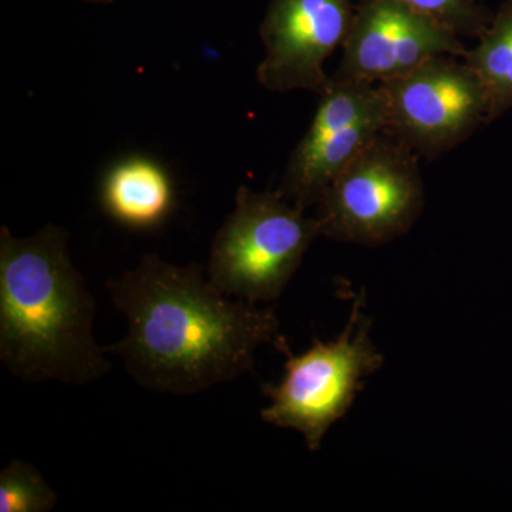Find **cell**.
<instances>
[{
    "mask_svg": "<svg viewBox=\"0 0 512 512\" xmlns=\"http://www.w3.org/2000/svg\"><path fill=\"white\" fill-rule=\"evenodd\" d=\"M319 97L311 126L293 150L276 190L303 211L318 204L332 181L387 126L380 86L332 79Z\"/></svg>",
    "mask_w": 512,
    "mask_h": 512,
    "instance_id": "52a82bcc",
    "label": "cell"
},
{
    "mask_svg": "<svg viewBox=\"0 0 512 512\" xmlns=\"http://www.w3.org/2000/svg\"><path fill=\"white\" fill-rule=\"evenodd\" d=\"M404 6L433 19L458 37H480L494 16L474 0H399Z\"/></svg>",
    "mask_w": 512,
    "mask_h": 512,
    "instance_id": "4fadbf2b",
    "label": "cell"
},
{
    "mask_svg": "<svg viewBox=\"0 0 512 512\" xmlns=\"http://www.w3.org/2000/svg\"><path fill=\"white\" fill-rule=\"evenodd\" d=\"M173 181L167 171L150 158L134 156L111 165L100 185V205L124 227L154 229L163 225L174 210Z\"/></svg>",
    "mask_w": 512,
    "mask_h": 512,
    "instance_id": "30bf717a",
    "label": "cell"
},
{
    "mask_svg": "<svg viewBox=\"0 0 512 512\" xmlns=\"http://www.w3.org/2000/svg\"><path fill=\"white\" fill-rule=\"evenodd\" d=\"M59 494L33 464L12 460L0 471V512H50Z\"/></svg>",
    "mask_w": 512,
    "mask_h": 512,
    "instance_id": "7c38bea8",
    "label": "cell"
},
{
    "mask_svg": "<svg viewBox=\"0 0 512 512\" xmlns=\"http://www.w3.org/2000/svg\"><path fill=\"white\" fill-rule=\"evenodd\" d=\"M318 237L316 218L306 217L278 191L239 187L234 211L212 241L208 279L232 298L275 302Z\"/></svg>",
    "mask_w": 512,
    "mask_h": 512,
    "instance_id": "3957f363",
    "label": "cell"
},
{
    "mask_svg": "<svg viewBox=\"0 0 512 512\" xmlns=\"http://www.w3.org/2000/svg\"><path fill=\"white\" fill-rule=\"evenodd\" d=\"M332 79L383 84L406 76L437 56L466 57L456 33L399 0H362Z\"/></svg>",
    "mask_w": 512,
    "mask_h": 512,
    "instance_id": "9c48e42d",
    "label": "cell"
},
{
    "mask_svg": "<svg viewBox=\"0 0 512 512\" xmlns=\"http://www.w3.org/2000/svg\"><path fill=\"white\" fill-rule=\"evenodd\" d=\"M420 157L380 133L316 204L320 237L377 247L406 235L423 212Z\"/></svg>",
    "mask_w": 512,
    "mask_h": 512,
    "instance_id": "277c9868",
    "label": "cell"
},
{
    "mask_svg": "<svg viewBox=\"0 0 512 512\" xmlns=\"http://www.w3.org/2000/svg\"><path fill=\"white\" fill-rule=\"evenodd\" d=\"M353 18L352 0H271L259 30L265 49L259 84L272 93L322 96L332 84L323 66L345 43Z\"/></svg>",
    "mask_w": 512,
    "mask_h": 512,
    "instance_id": "ba28073f",
    "label": "cell"
},
{
    "mask_svg": "<svg viewBox=\"0 0 512 512\" xmlns=\"http://www.w3.org/2000/svg\"><path fill=\"white\" fill-rule=\"evenodd\" d=\"M372 319L357 299L345 332L333 342L312 340L303 355L286 353L285 376L279 384H262L269 404L261 419L281 429L299 431L311 451L322 446L332 424L349 412L367 376L383 366V356L370 339Z\"/></svg>",
    "mask_w": 512,
    "mask_h": 512,
    "instance_id": "5b68a950",
    "label": "cell"
},
{
    "mask_svg": "<svg viewBox=\"0 0 512 512\" xmlns=\"http://www.w3.org/2000/svg\"><path fill=\"white\" fill-rule=\"evenodd\" d=\"M106 286L127 333L104 349L151 392L202 393L251 372L261 346L289 352L274 309L224 295L204 265L146 254Z\"/></svg>",
    "mask_w": 512,
    "mask_h": 512,
    "instance_id": "6da1fadb",
    "label": "cell"
},
{
    "mask_svg": "<svg viewBox=\"0 0 512 512\" xmlns=\"http://www.w3.org/2000/svg\"><path fill=\"white\" fill-rule=\"evenodd\" d=\"M478 40L464 60L483 84L493 121L512 109V0L501 6Z\"/></svg>",
    "mask_w": 512,
    "mask_h": 512,
    "instance_id": "8fae6325",
    "label": "cell"
},
{
    "mask_svg": "<svg viewBox=\"0 0 512 512\" xmlns=\"http://www.w3.org/2000/svg\"><path fill=\"white\" fill-rule=\"evenodd\" d=\"M82 2L94 3V5H110L114 0H82Z\"/></svg>",
    "mask_w": 512,
    "mask_h": 512,
    "instance_id": "5bb4252c",
    "label": "cell"
},
{
    "mask_svg": "<svg viewBox=\"0 0 512 512\" xmlns=\"http://www.w3.org/2000/svg\"><path fill=\"white\" fill-rule=\"evenodd\" d=\"M437 56L413 72L377 84L387 106L386 133L434 161L490 123L483 84L466 60Z\"/></svg>",
    "mask_w": 512,
    "mask_h": 512,
    "instance_id": "8992f818",
    "label": "cell"
},
{
    "mask_svg": "<svg viewBox=\"0 0 512 512\" xmlns=\"http://www.w3.org/2000/svg\"><path fill=\"white\" fill-rule=\"evenodd\" d=\"M69 239L53 224L25 238L0 228V362L23 383L86 386L113 369Z\"/></svg>",
    "mask_w": 512,
    "mask_h": 512,
    "instance_id": "7a4b0ae2",
    "label": "cell"
}]
</instances>
